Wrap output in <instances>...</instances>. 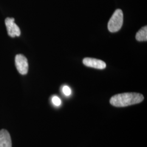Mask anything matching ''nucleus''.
<instances>
[{"label":"nucleus","instance_id":"f257e3e1","mask_svg":"<svg viewBox=\"0 0 147 147\" xmlns=\"http://www.w3.org/2000/svg\"><path fill=\"white\" fill-rule=\"evenodd\" d=\"M144 100L143 95L137 93H125L113 96L110 104L115 107H126L141 102Z\"/></svg>","mask_w":147,"mask_h":147},{"label":"nucleus","instance_id":"f03ea898","mask_svg":"<svg viewBox=\"0 0 147 147\" xmlns=\"http://www.w3.org/2000/svg\"><path fill=\"white\" fill-rule=\"evenodd\" d=\"M123 24V13L120 9H117L111 16L108 23V30L115 33L121 30Z\"/></svg>","mask_w":147,"mask_h":147},{"label":"nucleus","instance_id":"7ed1b4c3","mask_svg":"<svg viewBox=\"0 0 147 147\" xmlns=\"http://www.w3.org/2000/svg\"><path fill=\"white\" fill-rule=\"evenodd\" d=\"M16 67L21 75H26L28 70V63L27 59L23 55H17L15 58Z\"/></svg>","mask_w":147,"mask_h":147},{"label":"nucleus","instance_id":"20e7f679","mask_svg":"<svg viewBox=\"0 0 147 147\" xmlns=\"http://www.w3.org/2000/svg\"><path fill=\"white\" fill-rule=\"evenodd\" d=\"M5 24L8 34L11 37H19L21 34V31L19 26L14 22V19L7 18L5 20Z\"/></svg>","mask_w":147,"mask_h":147},{"label":"nucleus","instance_id":"39448f33","mask_svg":"<svg viewBox=\"0 0 147 147\" xmlns=\"http://www.w3.org/2000/svg\"><path fill=\"white\" fill-rule=\"evenodd\" d=\"M83 63L87 67L98 69H104L106 67L105 62L95 58H84L83 59Z\"/></svg>","mask_w":147,"mask_h":147},{"label":"nucleus","instance_id":"423d86ee","mask_svg":"<svg viewBox=\"0 0 147 147\" xmlns=\"http://www.w3.org/2000/svg\"><path fill=\"white\" fill-rule=\"evenodd\" d=\"M0 147H11L10 134L5 129L0 131Z\"/></svg>","mask_w":147,"mask_h":147},{"label":"nucleus","instance_id":"0eeeda50","mask_svg":"<svg viewBox=\"0 0 147 147\" xmlns=\"http://www.w3.org/2000/svg\"><path fill=\"white\" fill-rule=\"evenodd\" d=\"M136 39L139 42L147 41V26L142 27L140 29L136 35Z\"/></svg>","mask_w":147,"mask_h":147},{"label":"nucleus","instance_id":"6e6552de","mask_svg":"<svg viewBox=\"0 0 147 147\" xmlns=\"http://www.w3.org/2000/svg\"><path fill=\"white\" fill-rule=\"evenodd\" d=\"M52 102H53V104L57 107L59 106L60 105H61V103H62L61 99L56 95L53 96L52 98Z\"/></svg>","mask_w":147,"mask_h":147},{"label":"nucleus","instance_id":"1a4fd4ad","mask_svg":"<svg viewBox=\"0 0 147 147\" xmlns=\"http://www.w3.org/2000/svg\"><path fill=\"white\" fill-rule=\"evenodd\" d=\"M63 94L66 96H69L71 94V90L68 86H64L62 88Z\"/></svg>","mask_w":147,"mask_h":147}]
</instances>
